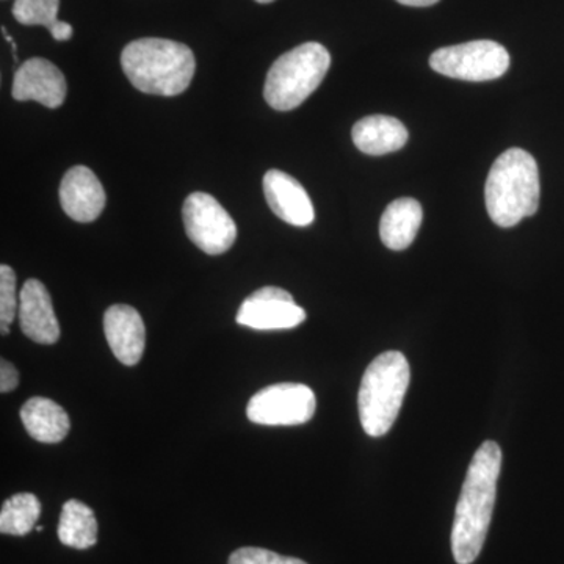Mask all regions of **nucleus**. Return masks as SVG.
Masks as SVG:
<instances>
[{
    "instance_id": "nucleus-1",
    "label": "nucleus",
    "mask_w": 564,
    "mask_h": 564,
    "mask_svg": "<svg viewBox=\"0 0 564 564\" xmlns=\"http://www.w3.org/2000/svg\"><path fill=\"white\" fill-rule=\"evenodd\" d=\"M500 467L499 444L486 441L475 452L456 505L452 552L458 564H473L484 549L496 505Z\"/></svg>"
},
{
    "instance_id": "nucleus-2",
    "label": "nucleus",
    "mask_w": 564,
    "mask_h": 564,
    "mask_svg": "<svg viewBox=\"0 0 564 564\" xmlns=\"http://www.w3.org/2000/svg\"><path fill=\"white\" fill-rule=\"evenodd\" d=\"M121 66L137 90L170 98L187 90L196 62L191 47L177 41L141 39L122 50Z\"/></svg>"
},
{
    "instance_id": "nucleus-3",
    "label": "nucleus",
    "mask_w": 564,
    "mask_h": 564,
    "mask_svg": "<svg viewBox=\"0 0 564 564\" xmlns=\"http://www.w3.org/2000/svg\"><path fill=\"white\" fill-rule=\"evenodd\" d=\"M540 172L536 161L521 148H511L494 162L486 181L489 217L500 228H513L540 207Z\"/></svg>"
},
{
    "instance_id": "nucleus-4",
    "label": "nucleus",
    "mask_w": 564,
    "mask_h": 564,
    "mask_svg": "<svg viewBox=\"0 0 564 564\" xmlns=\"http://www.w3.org/2000/svg\"><path fill=\"white\" fill-rule=\"evenodd\" d=\"M410 381V364L403 352H381L369 364L358 393L364 432L381 437L392 429L402 410Z\"/></svg>"
},
{
    "instance_id": "nucleus-5",
    "label": "nucleus",
    "mask_w": 564,
    "mask_h": 564,
    "mask_svg": "<svg viewBox=\"0 0 564 564\" xmlns=\"http://www.w3.org/2000/svg\"><path fill=\"white\" fill-rule=\"evenodd\" d=\"M332 66V55L321 43H304L285 52L267 74L263 98L272 109L289 111L302 106Z\"/></svg>"
},
{
    "instance_id": "nucleus-6",
    "label": "nucleus",
    "mask_w": 564,
    "mask_h": 564,
    "mask_svg": "<svg viewBox=\"0 0 564 564\" xmlns=\"http://www.w3.org/2000/svg\"><path fill=\"white\" fill-rule=\"evenodd\" d=\"M437 74L452 79L486 82L499 79L510 68V54L502 44L491 40L469 41L441 47L430 57Z\"/></svg>"
},
{
    "instance_id": "nucleus-7",
    "label": "nucleus",
    "mask_w": 564,
    "mask_h": 564,
    "mask_svg": "<svg viewBox=\"0 0 564 564\" xmlns=\"http://www.w3.org/2000/svg\"><path fill=\"white\" fill-rule=\"evenodd\" d=\"M185 232L206 254H223L236 243L237 226L214 196L192 193L182 207Z\"/></svg>"
},
{
    "instance_id": "nucleus-8",
    "label": "nucleus",
    "mask_w": 564,
    "mask_h": 564,
    "mask_svg": "<svg viewBox=\"0 0 564 564\" xmlns=\"http://www.w3.org/2000/svg\"><path fill=\"white\" fill-rule=\"evenodd\" d=\"M317 399L313 389L300 383H280L263 388L251 397L248 419L258 425H303L314 417Z\"/></svg>"
},
{
    "instance_id": "nucleus-9",
    "label": "nucleus",
    "mask_w": 564,
    "mask_h": 564,
    "mask_svg": "<svg viewBox=\"0 0 564 564\" xmlns=\"http://www.w3.org/2000/svg\"><path fill=\"white\" fill-rule=\"evenodd\" d=\"M306 321V311L284 289L262 288L245 299L236 322L258 332L291 329Z\"/></svg>"
},
{
    "instance_id": "nucleus-10",
    "label": "nucleus",
    "mask_w": 564,
    "mask_h": 564,
    "mask_svg": "<svg viewBox=\"0 0 564 564\" xmlns=\"http://www.w3.org/2000/svg\"><path fill=\"white\" fill-rule=\"evenodd\" d=\"M68 85L54 63L46 58H31L14 74L11 95L17 101H35L47 109H58L65 102Z\"/></svg>"
},
{
    "instance_id": "nucleus-11",
    "label": "nucleus",
    "mask_w": 564,
    "mask_h": 564,
    "mask_svg": "<svg viewBox=\"0 0 564 564\" xmlns=\"http://www.w3.org/2000/svg\"><path fill=\"white\" fill-rule=\"evenodd\" d=\"M104 333L115 358L124 366H135L147 347V328L135 307L113 304L104 314Z\"/></svg>"
},
{
    "instance_id": "nucleus-12",
    "label": "nucleus",
    "mask_w": 564,
    "mask_h": 564,
    "mask_svg": "<svg viewBox=\"0 0 564 564\" xmlns=\"http://www.w3.org/2000/svg\"><path fill=\"white\" fill-rule=\"evenodd\" d=\"M107 196L101 181L88 166L77 165L63 176L62 209L77 223L95 221L106 207Z\"/></svg>"
},
{
    "instance_id": "nucleus-13",
    "label": "nucleus",
    "mask_w": 564,
    "mask_h": 564,
    "mask_svg": "<svg viewBox=\"0 0 564 564\" xmlns=\"http://www.w3.org/2000/svg\"><path fill=\"white\" fill-rule=\"evenodd\" d=\"M263 193L267 204L276 217L292 226H310L314 221L315 212L310 195L302 184L291 174L270 170L263 176Z\"/></svg>"
},
{
    "instance_id": "nucleus-14",
    "label": "nucleus",
    "mask_w": 564,
    "mask_h": 564,
    "mask_svg": "<svg viewBox=\"0 0 564 564\" xmlns=\"http://www.w3.org/2000/svg\"><path fill=\"white\" fill-rule=\"evenodd\" d=\"M20 325L33 343L52 345L61 339V325L46 285L39 280L25 281L20 293Z\"/></svg>"
},
{
    "instance_id": "nucleus-15",
    "label": "nucleus",
    "mask_w": 564,
    "mask_h": 564,
    "mask_svg": "<svg viewBox=\"0 0 564 564\" xmlns=\"http://www.w3.org/2000/svg\"><path fill=\"white\" fill-rule=\"evenodd\" d=\"M351 137L355 147L364 154L384 155L402 150L410 135L397 118L372 115L352 126Z\"/></svg>"
},
{
    "instance_id": "nucleus-16",
    "label": "nucleus",
    "mask_w": 564,
    "mask_h": 564,
    "mask_svg": "<svg viewBox=\"0 0 564 564\" xmlns=\"http://www.w3.org/2000/svg\"><path fill=\"white\" fill-rule=\"evenodd\" d=\"M21 421L32 440L44 444L62 443L68 436L69 415L61 404L44 397H33L21 408Z\"/></svg>"
},
{
    "instance_id": "nucleus-17",
    "label": "nucleus",
    "mask_w": 564,
    "mask_h": 564,
    "mask_svg": "<svg viewBox=\"0 0 564 564\" xmlns=\"http://www.w3.org/2000/svg\"><path fill=\"white\" fill-rule=\"evenodd\" d=\"M423 221L421 203L400 198L389 204L380 221L381 242L392 251H403L414 242Z\"/></svg>"
},
{
    "instance_id": "nucleus-18",
    "label": "nucleus",
    "mask_w": 564,
    "mask_h": 564,
    "mask_svg": "<svg viewBox=\"0 0 564 564\" xmlns=\"http://www.w3.org/2000/svg\"><path fill=\"white\" fill-rule=\"evenodd\" d=\"M58 538L68 547L90 549L98 541V521L95 511L79 500H68L62 508Z\"/></svg>"
},
{
    "instance_id": "nucleus-19",
    "label": "nucleus",
    "mask_w": 564,
    "mask_h": 564,
    "mask_svg": "<svg viewBox=\"0 0 564 564\" xmlns=\"http://www.w3.org/2000/svg\"><path fill=\"white\" fill-rule=\"evenodd\" d=\"M41 514V503L39 497L31 492H21L10 497L2 505L0 511V532L3 534H13V536H24L31 533Z\"/></svg>"
},
{
    "instance_id": "nucleus-20",
    "label": "nucleus",
    "mask_w": 564,
    "mask_h": 564,
    "mask_svg": "<svg viewBox=\"0 0 564 564\" xmlns=\"http://www.w3.org/2000/svg\"><path fill=\"white\" fill-rule=\"evenodd\" d=\"M58 7L61 0H17L13 17L20 24L43 25L52 31L58 24Z\"/></svg>"
},
{
    "instance_id": "nucleus-21",
    "label": "nucleus",
    "mask_w": 564,
    "mask_h": 564,
    "mask_svg": "<svg viewBox=\"0 0 564 564\" xmlns=\"http://www.w3.org/2000/svg\"><path fill=\"white\" fill-rule=\"evenodd\" d=\"M18 310L17 274L3 263L0 267V323L10 326L17 318Z\"/></svg>"
},
{
    "instance_id": "nucleus-22",
    "label": "nucleus",
    "mask_w": 564,
    "mask_h": 564,
    "mask_svg": "<svg viewBox=\"0 0 564 564\" xmlns=\"http://www.w3.org/2000/svg\"><path fill=\"white\" fill-rule=\"evenodd\" d=\"M229 564H307L303 560L274 554L259 547H242L229 556Z\"/></svg>"
},
{
    "instance_id": "nucleus-23",
    "label": "nucleus",
    "mask_w": 564,
    "mask_h": 564,
    "mask_svg": "<svg viewBox=\"0 0 564 564\" xmlns=\"http://www.w3.org/2000/svg\"><path fill=\"white\" fill-rule=\"evenodd\" d=\"M20 384V373L13 364L2 359L0 361V392L7 393L14 391Z\"/></svg>"
},
{
    "instance_id": "nucleus-24",
    "label": "nucleus",
    "mask_w": 564,
    "mask_h": 564,
    "mask_svg": "<svg viewBox=\"0 0 564 564\" xmlns=\"http://www.w3.org/2000/svg\"><path fill=\"white\" fill-rule=\"evenodd\" d=\"M51 33L52 36H54V40L68 41L70 40V36H73V28H70L68 22L61 21L54 29H52Z\"/></svg>"
},
{
    "instance_id": "nucleus-25",
    "label": "nucleus",
    "mask_w": 564,
    "mask_h": 564,
    "mask_svg": "<svg viewBox=\"0 0 564 564\" xmlns=\"http://www.w3.org/2000/svg\"><path fill=\"white\" fill-rule=\"evenodd\" d=\"M397 2L408 7H432L434 3L440 2V0H397Z\"/></svg>"
},
{
    "instance_id": "nucleus-26",
    "label": "nucleus",
    "mask_w": 564,
    "mask_h": 564,
    "mask_svg": "<svg viewBox=\"0 0 564 564\" xmlns=\"http://www.w3.org/2000/svg\"><path fill=\"white\" fill-rule=\"evenodd\" d=\"M0 326H2V328H0V329H2V336H7V334L10 333L9 326H6V325H0Z\"/></svg>"
},
{
    "instance_id": "nucleus-27",
    "label": "nucleus",
    "mask_w": 564,
    "mask_h": 564,
    "mask_svg": "<svg viewBox=\"0 0 564 564\" xmlns=\"http://www.w3.org/2000/svg\"><path fill=\"white\" fill-rule=\"evenodd\" d=\"M256 2H259V3H272V2H274V0H256Z\"/></svg>"
}]
</instances>
